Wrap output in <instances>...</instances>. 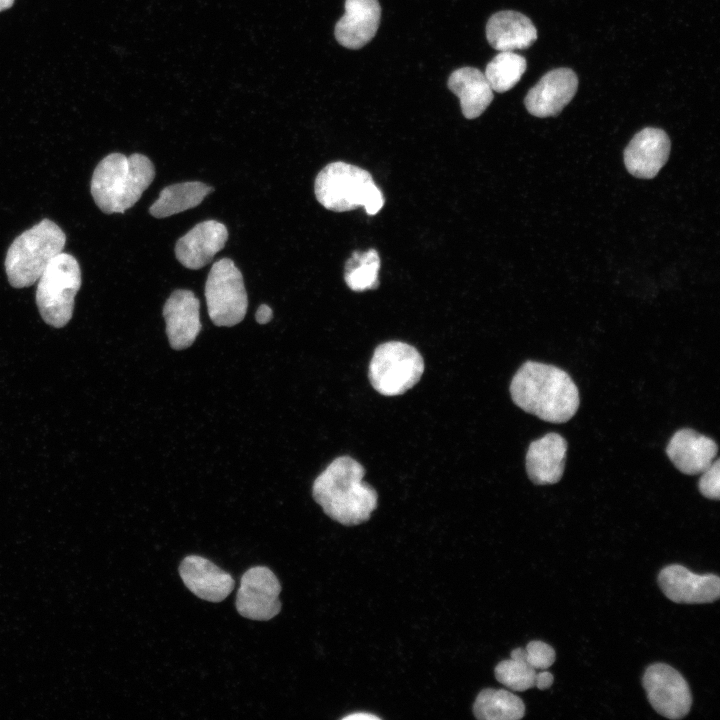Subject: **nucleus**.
Masks as SVG:
<instances>
[{"instance_id": "6e6552de", "label": "nucleus", "mask_w": 720, "mask_h": 720, "mask_svg": "<svg viewBox=\"0 0 720 720\" xmlns=\"http://www.w3.org/2000/svg\"><path fill=\"white\" fill-rule=\"evenodd\" d=\"M208 314L216 326L231 327L246 314L248 299L243 276L229 258L216 261L205 284Z\"/></svg>"}, {"instance_id": "6ab92c4d", "label": "nucleus", "mask_w": 720, "mask_h": 720, "mask_svg": "<svg viewBox=\"0 0 720 720\" xmlns=\"http://www.w3.org/2000/svg\"><path fill=\"white\" fill-rule=\"evenodd\" d=\"M567 442L558 433L550 432L532 441L526 453V471L536 485L555 484L563 476Z\"/></svg>"}, {"instance_id": "7ed1b4c3", "label": "nucleus", "mask_w": 720, "mask_h": 720, "mask_svg": "<svg viewBox=\"0 0 720 720\" xmlns=\"http://www.w3.org/2000/svg\"><path fill=\"white\" fill-rule=\"evenodd\" d=\"M154 176V165L147 156L111 153L93 172L91 195L102 212L124 213L140 199Z\"/></svg>"}, {"instance_id": "2f4dec72", "label": "nucleus", "mask_w": 720, "mask_h": 720, "mask_svg": "<svg viewBox=\"0 0 720 720\" xmlns=\"http://www.w3.org/2000/svg\"><path fill=\"white\" fill-rule=\"evenodd\" d=\"M14 3V0H0V12L10 8Z\"/></svg>"}, {"instance_id": "f03ea898", "label": "nucleus", "mask_w": 720, "mask_h": 720, "mask_svg": "<svg viewBox=\"0 0 720 720\" xmlns=\"http://www.w3.org/2000/svg\"><path fill=\"white\" fill-rule=\"evenodd\" d=\"M365 469L355 459H334L315 479L314 500L331 519L354 526L367 521L377 507V492L364 482Z\"/></svg>"}, {"instance_id": "4be33fe9", "label": "nucleus", "mask_w": 720, "mask_h": 720, "mask_svg": "<svg viewBox=\"0 0 720 720\" xmlns=\"http://www.w3.org/2000/svg\"><path fill=\"white\" fill-rule=\"evenodd\" d=\"M214 189L199 181L182 182L165 187L149 208L155 218H166L198 206Z\"/></svg>"}, {"instance_id": "dca6fc26", "label": "nucleus", "mask_w": 720, "mask_h": 720, "mask_svg": "<svg viewBox=\"0 0 720 720\" xmlns=\"http://www.w3.org/2000/svg\"><path fill=\"white\" fill-rule=\"evenodd\" d=\"M184 585L198 598L218 603L233 590L232 576L199 555L186 556L179 565Z\"/></svg>"}, {"instance_id": "9d476101", "label": "nucleus", "mask_w": 720, "mask_h": 720, "mask_svg": "<svg viewBox=\"0 0 720 720\" xmlns=\"http://www.w3.org/2000/svg\"><path fill=\"white\" fill-rule=\"evenodd\" d=\"M280 592V582L268 567H251L241 577L236 609L250 620H270L281 610Z\"/></svg>"}, {"instance_id": "bb28decb", "label": "nucleus", "mask_w": 720, "mask_h": 720, "mask_svg": "<svg viewBox=\"0 0 720 720\" xmlns=\"http://www.w3.org/2000/svg\"><path fill=\"white\" fill-rule=\"evenodd\" d=\"M524 658L535 670L549 668L556 659L555 650L549 644L534 640L524 648Z\"/></svg>"}, {"instance_id": "aec40b11", "label": "nucleus", "mask_w": 720, "mask_h": 720, "mask_svg": "<svg viewBox=\"0 0 720 720\" xmlns=\"http://www.w3.org/2000/svg\"><path fill=\"white\" fill-rule=\"evenodd\" d=\"M488 43L499 52L530 47L537 39V30L524 14L505 10L493 14L486 24Z\"/></svg>"}, {"instance_id": "cd10ccee", "label": "nucleus", "mask_w": 720, "mask_h": 720, "mask_svg": "<svg viewBox=\"0 0 720 720\" xmlns=\"http://www.w3.org/2000/svg\"><path fill=\"white\" fill-rule=\"evenodd\" d=\"M700 493L712 500L720 497V461H715L704 471L698 483Z\"/></svg>"}, {"instance_id": "f8f14e48", "label": "nucleus", "mask_w": 720, "mask_h": 720, "mask_svg": "<svg viewBox=\"0 0 720 720\" xmlns=\"http://www.w3.org/2000/svg\"><path fill=\"white\" fill-rule=\"evenodd\" d=\"M577 87L578 78L572 69H553L529 90L525 107L536 117L556 116L572 100Z\"/></svg>"}, {"instance_id": "412c9836", "label": "nucleus", "mask_w": 720, "mask_h": 720, "mask_svg": "<svg viewBox=\"0 0 720 720\" xmlns=\"http://www.w3.org/2000/svg\"><path fill=\"white\" fill-rule=\"evenodd\" d=\"M448 88L460 100L462 114L467 119L479 117L493 100L485 75L474 67H462L451 73Z\"/></svg>"}, {"instance_id": "4468645a", "label": "nucleus", "mask_w": 720, "mask_h": 720, "mask_svg": "<svg viewBox=\"0 0 720 720\" xmlns=\"http://www.w3.org/2000/svg\"><path fill=\"white\" fill-rule=\"evenodd\" d=\"M199 300L186 289L172 292L163 307L166 334L175 350L190 347L201 330Z\"/></svg>"}, {"instance_id": "0eeeda50", "label": "nucleus", "mask_w": 720, "mask_h": 720, "mask_svg": "<svg viewBox=\"0 0 720 720\" xmlns=\"http://www.w3.org/2000/svg\"><path fill=\"white\" fill-rule=\"evenodd\" d=\"M424 361L418 350L404 342L380 344L369 364V380L384 396H397L411 389L421 378Z\"/></svg>"}, {"instance_id": "39448f33", "label": "nucleus", "mask_w": 720, "mask_h": 720, "mask_svg": "<svg viewBox=\"0 0 720 720\" xmlns=\"http://www.w3.org/2000/svg\"><path fill=\"white\" fill-rule=\"evenodd\" d=\"M66 236L52 220L44 218L17 236L8 248L5 270L8 281L15 288L29 287L63 251Z\"/></svg>"}, {"instance_id": "393cba45", "label": "nucleus", "mask_w": 720, "mask_h": 720, "mask_svg": "<svg viewBox=\"0 0 720 720\" xmlns=\"http://www.w3.org/2000/svg\"><path fill=\"white\" fill-rule=\"evenodd\" d=\"M380 258L375 249L366 252L355 251L346 261L344 280L356 292L376 289L379 285Z\"/></svg>"}, {"instance_id": "a211bd4d", "label": "nucleus", "mask_w": 720, "mask_h": 720, "mask_svg": "<svg viewBox=\"0 0 720 720\" xmlns=\"http://www.w3.org/2000/svg\"><path fill=\"white\" fill-rule=\"evenodd\" d=\"M718 453L716 442L690 428L674 433L666 447V454L674 466L687 475L704 472Z\"/></svg>"}, {"instance_id": "f3484780", "label": "nucleus", "mask_w": 720, "mask_h": 720, "mask_svg": "<svg viewBox=\"0 0 720 720\" xmlns=\"http://www.w3.org/2000/svg\"><path fill=\"white\" fill-rule=\"evenodd\" d=\"M380 19L378 0H345V13L335 25V38L345 48L360 49L376 35Z\"/></svg>"}, {"instance_id": "7c9ffc66", "label": "nucleus", "mask_w": 720, "mask_h": 720, "mask_svg": "<svg viewBox=\"0 0 720 720\" xmlns=\"http://www.w3.org/2000/svg\"><path fill=\"white\" fill-rule=\"evenodd\" d=\"M343 719H345V720H358V719L369 720V719H379V717L374 714H370V713H365V712L358 713L357 712L354 714L347 715V716L343 717Z\"/></svg>"}, {"instance_id": "b1692460", "label": "nucleus", "mask_w": 720, "mask_h": 720, "mask_svg": "<svg viewBox=\"0 0 720 720\" xmlns=\"http://www.w3.org/2000/svg\"><path fill=\"white\" fill-rule=\"evenodd\" d=\"M526 67V59L521 55L501 51L487 64L484 75L493 91L503 93L520 81Z\"/></svg>"}, {"instance_id": "5701e85b", "label": "nucleus", "mask_w": 720, "mask_h": 720, "mask_svg": "<svg viewBox=\"0 0 720 720\" xmlns=\"http://www.w3.org/2000/svg\"><path fill=\"white\" fill-rule=\"evenodd\" d=\"M473 713L481 720H517L524 716L525 705L509 690L486 688L477 695Z\"/></svg>"}, {"instance_id": "423d86ee", "label": "nucleus", "mask_w": 720, "mask_h": 720, "mask_svg": "<svg viewBox=\"0 0 720 720\" xmlns=\"http://www.w3.org/2000/svg\"><path fill=\"white\" fill-rule=\"evenodd\" d=\"M81 283L79 263L71 254L62 251L49 262L36 289V304L47 324L60 328L69 322Z\"/></svg>"}, {"instance_id": "a878e982", "label": "nucleus", "mask_w": 720, "mask_h": 720, "mask_svg": "<svg viewBox=\"0 0 720 720\" xmlns=\"http://www.w3.org/2000/svg\"><path fill=\"white\" fill-rule=\"evenodd\" d=\"M536 670L524 658V648L512 650L510 659L495 667L496 679L512 691H525L536 684Z\"/></svg>"}, {"instance_id": "f257e3e1", "label": "nucleus", "mask_w": 720, "mask_h": 720, "mask_svg": "<svg viewBox=\"0 0 720 720\" xmlns=\"http://www.w3.org/2000/svg\"><path fill=\"white\" fill-rule=\"evenodd\" d=\"M513 402L543 421L564 423L578 410V388L564 370L545 363L527 361L512 378Z\"/></svg>"}, {"instance_id": "ddd939ff", "label": "nucleus", "mask_w": 720, "mask_h": 720, "mask_svg": "<svg viewBox=\"0 0 720 720\" xmlns=\"http://www.w3.org/2000/svg\"><path fill=\"white\" fill-rule=\"evenodd\" d=\"M670 140L665 131L647 127L631 139L624 151V163L630 174L651 179L665 165L670 153Z\"/></svg>"}, {"instance_id": "9b49d317", "label": "nucleus", "mask_w": 720, "mask_h": 720, "mask_svg": "<svg viewBox=\"0 0 720 720\" xmlns=\"http://www.w3.org/2000/svg\"><path fill=\"white\" fill-rule=\"evenodd\" d=\"M658 584L665 596L675 603L703 604L719 598L720 579L715 574H695L679 564L664 567Z\"/></svg>"}, {"instance_id": "2eb2a0df", "label": "nucleus", "mask_w": 720, "mask_h": 720, "mask_svg": "<svg viewBox=\"0 0 720 720\" xmlns=\"http://www.w3.org/2000/svg\"><path fill=\"white\" fill-rule=\"evenodd\" d=\"M228 230L216 220L196 224L175 245L177 260L186 268L197 270L207 265L226 244Z\"/></svg>"}, {"instance_id": "1a4fd4ad", "label": "nucleus", "mask_w": 720, "mask_h": 720, "mask_svg": "<svg viewBox=\"0 0 720 720\" xmlns=\"http://www.w3.org/2000/svg\"><path fill=\"white\" fill-rule=\"evenodd\" d=\"M642 684L653 709L669 719L685 717L692 705V695L685 678L675 668L654 663L647 667Z\"/></svg>"}, {"instance_id": "20e7f679", "label": "nucleus", "mask_w": 720, "mask_h": 720, "mask_svg": "<svg viewBox=\"0 0 720 720\" xmlns=\"http://www.w3.org/2000/svg\"><path fill=\"white\" fill-rule=\"evenodd\" d=\"M317 201L326 209L346 212L363 206L369 215L377 214L384 197L371 174L352 164L337 161L326 165L314 184Z\"/></svg>"}, {"instance_id": "c756f323", "label": "nucleus", "mask_w": 720, "mask_h": 720, "mask_svg": "<svg viewBox=\"0 0 720 720\" xmlns=\"http://www.w3.org/2000/svg\"><path fill=\"white\" fill-rule=\"evenodd\" d=\"M272 317H273L272 309L266 304H261L258 307L256 314H255L256 321L259 324L268 323L272 319Z\"/></svg>"}, {"instance_id": "c85d7f7f", "label": "nucleus", "mask_w": 720, "mask_h": 720, "mask_svg": "<svg viewBox=\"0 0 720 720\" xmlns=\"http://www.w3.org/2000/svg\"><path fill=\"white\" fill-rule=\"evenodd\" d=\"M553 679V675L544 669V671L537 673L535 686L540 690L547 689L553 684Z\"/></svg>"}]
</instances>
